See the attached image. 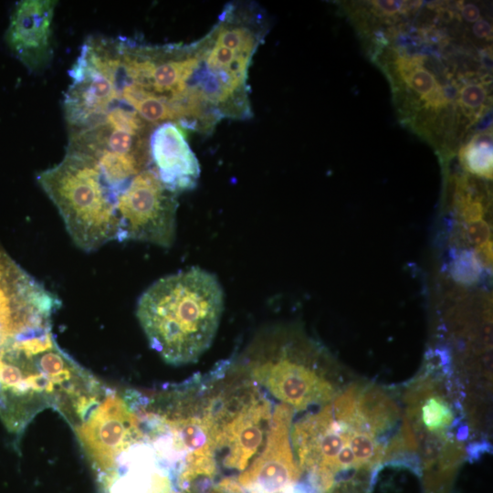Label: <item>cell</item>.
Masks as SVG:
<instances>
[{"label":"cell","mask_w":493,"mask_h":493,"mask_svg":"<svg viewBox=\"0 0 493 493\" xmlns=\"http://www.w3.org/2000/svg\"><path fill=\"white\" fill-rule=\"evenodd\" d=\"M224 309L216 277L191 267L152 284L137 304L150 346L167 362H194L210 347Z\"/></svg>","instance_id":"obj_1"},{"label":"cell","mask_w":493,"mask_h":493,"mask_svg":"<svg viewBox=\"0 0 493 493\" xmlns=\"http://www.w3.org/2000/svg\"><path fill=\"white\" fill-rule=\"evenodd\" d=\"M37 179L79 248L89 252L119 241L117 200L92 160L67 151L59 163Z\"/></svg>","instance_id":"obj_2"},{"label":"cell","mask_w":493,"mask_h":493,"mask_svg":"<svg viewBox=\"0 0 493 493\" xmlns=\"http://www.w3.org/2000/svg\"><path fill=\"white\" fill-rule=\"evenodd\" d=\"M315 350L285 332L268 331L234 365L282 404L304 410L335 397L333 384L318 366Z\"/></svg>","instance_id":"obj_3"},{"label":"cell","mask_w":493,"mask_h":493,"mask_svg":"<svg viewBox=\"0 0 493 493\" xmlns=\"http://www.w3.org/2000/svg\"><path fill=\"white\" fill-rule=\"evenodd\" d=\"M177 206L176 194L164 186L152 165L148 167L117 199L119 241L171 246L175 237Z\"/></svg>","instance_id":"obj_4"},{"label":"cell","mask_w":493,"mask_h":493,"mask_svg":"<svg viewBox=\"0 0 493 493\" xmlns=\"http://www.w3.org/2000/svg\"><path fill=\"white\" fill-rule=\"evenodd\" d=\"M293 411L282 403L274 408L261 451L236 478L246 493H296L301 471L290 445Z\"/></svg>","instance_id":"obj_5"},{"label":"cell","mask_w":493,"mask_h":493,"mask_svg":"<svg viewBox=\"0 0 493 493\" xmlns=\"http://www.w3.org/2000/svg\"><path fill=\"white\" fill-rule=\"evenodd\" d=\"M57 2L23 0L16 3L5 33L16 58L32 72L47 67L53 57L52 23Z\"/></svg>","instance_id":"obj_6"},{"label":"cell","mask_w":493,"mask_h":493,"mask_svg":"<svg viewBox=\"0 0 493 493\" xmlns=\"http://www.w3.org/2000/svg\"><path fill=\"white\" fill-rule=\"evenodd\" d=\"M149 148L152 165L168 190L177 194L195 187L200 166L182 127L170 121L157 125Z\"/></svg>","instance_id":"obj_7"},{"label":"cell","mask_w":493,"mask_h":493,"mask_svg":"<svg viewBox=\"0 0 493 493\" xmlns=\"http://www.w3.org/2000/svg\"><path fill=\"white\" fill-rule=\"evenodd\" d=\"M416 391L421 394L414 397L416 406L411 415L416 414L420 426L428 434L446 436L456 422L452 405L442 395L433 393L429 383L424 382Z\"/></svg>","instance_id":"obj_8"},{"label":"cell","mask_w":493,"mask_h":493,"mask_svg":"<svg viewBox=\"0 0 493 493\" xmlns=\"http://www.w3.org/2000/svg\"><path fill=\"white\" fill-rule=\"evenodd\" d=\"M463 166L470 173L486 177H492V130L473 135L459 152Z\"/></svg>","instance_id":"obj_9"},{"label":"cell","mask_w":493,"mask_h":493,"mask_svg":"<svg viewBox=\"0 0 493 493\" xmlns=\"http://www.w3.org/2000/svg\"><path fill=\"white\" fill-rule=\"evenodd\" d=\"M96 384H97V383H96ZM87 393H88V392H87ZM84 394H85V393H84ZM81 396H82V395H81ZM75 403H76V402H75ZM75 403H74V404H75ZM73 405H74V404H73ZM73 405H72V406H73ZM71 408H72V407H71ZM70 410H71V409H70ZM69 412H70V411H69ZM69 412H68L64 417H66V416L69 414Z\"/></svg>","instance_id":"obj_10"}]
</instances>
